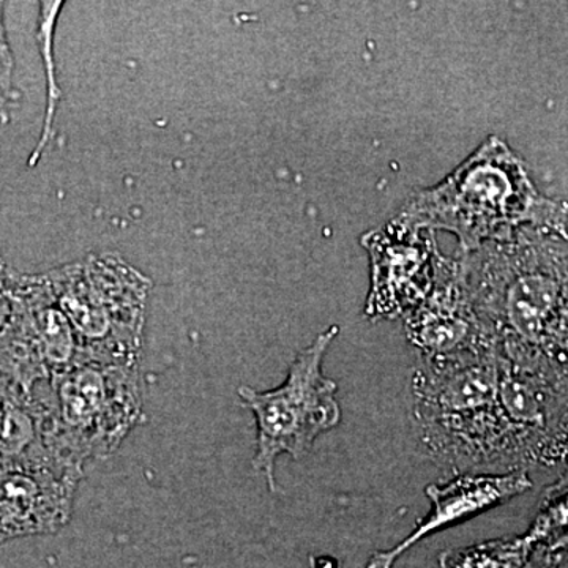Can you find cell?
<instances>
[{
	"label": "cell",
	"mask_w": 568,
	"mask_h": 568,
	"mask_svg": "<svg viewBox=\"0 0 568 568\" xmlns=\"http://www.w3.org/2000/svg\"><path fill=\"white\" fill-rule=\"evenodd\" d=\"M455 260L496 353L568 373L567 216L526 224Z\"/></svg>",
	"instance_id": "cell-1"
},
{
	"label": "cell",
	"mask_w": 568,
	"mask_h": 568,
	"mask_svg": "<svg viewBox=\"0 0 568 568\" xmlns=\"http://www.w3.org/2000/svg\"><path fill=\"white\" fill-rule=\"evenodd\" d=\"M410 384L418 440L436 465L455 476L517 470L497 396L495 347L422 358Z\"/></svg>",
	"instance_id": "cell-2"
},
{
	"label": "cell",
	"mask_w": 568,
	"mask_h": 568,
	"mask_svg": "<svg viewBox=\"0 0 568 568\" xmlns=\"http://www.w3.org/2000/svg\"><path fill=\"white\" fill-rule=\"evenodd\" d=\"M402 213L457 235L459 252H469L526 224L567 216V209L541 196L517 153L489 136L444 181L414 194Z\"/></svg>",
	"instance_id": "cell-3"
},
{
	"label": "cell",
	"mask_w": 568,
	"mask_h": 568,
	"mask_svg": "<svg viewBox=\"0 0 568 568\" xmlns=\"http://www.w3.org/2000/svg\"><path fill=\"white\" fill-rule=\"evenodd\" d=\"M43 413L44 443L84 469L118 450L142 416L140 362H88L33 388Z\"/></svg>",
	"instance_id": "cell-4"
},
{
	"label": "cell",
	"mask_w": 568,
	"mask_h": 568,
	"mask_svg": "<svg viewBox=\"0 0 568 568\" xmlns=\"http://www.w3.org/2000/svg\"><path fill=\"white\" fill-rule=\"evenodd\" d=\"M85 364L140 362L152 282L118 254H92L47 272Z\"/></svg>",
	"instance_id": "cell-5"
},
{
	"label": "cell",
	"mask_w": 568,
	"mask_h": 568,
	"mask_svg": "<svg viewBox=\"0 0 568 568\" xmlns=\"http://www.w3.org/2000/svg\"><path fill=\"white\" fill-rule=\"evenodd\" d=\"M339 328L332 325L295 355L286 381L274 390L239 387L242 405L256 418L257 443L253 469L263 474L268 489L276 491L275 466L282 455L302 459L312 452L317 437L342 420L335 381L323 372L328 346Z\"/></svg>",
	"instance_id": "cell-6"
},
{
	"label": "cell",
	"mask_w": 568,
	"mask_h": 568,
	"mask_svg": "<svg viewBox=\"0 0 568 568\" xmlns=\"http://www.w3.org/2000/svg\"><path fill=\"white\" fill-rule=\"evenodd\" d=\"M7 295L9 315L0 327V375L32 394L52 377L85 364L47 272L29 275L11 271Z\"/></svg>",
	"instance_id": "cell-7"
},
{
	"label": "cell",
	"mask_w": 568,
	"mask_h": 568,
	"mask_svg": "<svg viewBox=\"0 0 568 568\" xmlns=\"http://www.w3.org/2000/svg\"><path fill=\"white\" fill-rule=\"evenodd\" d=\"M495 355L497 396L515 469L559 465L567 457L568 375Z\"/></svg>",
	"instance_id": "cell-8"
},
{
	"label": "cell",
	"mask_w": 568,
	"mask_h": 568,
	"mask_svg": "<svg viewBox=\"0 0 568 568\" xmlns=\"http://www.w3.org/2000/svg\"><path fill=\"white\" fill-rule=\"evenodd\" d=\"M372 283L365 315L372 321L405 317L432 293L448 257L437 248L435 231L399 213L362 239Z\"/></svg>",
	"instance_id": "cell-9"
},
{
	"label": "cell",
	"mask_w": 568,
	"mask_h": 568,
	"mask_svg": "<svg viewBox=\"0 0 568 568\" xmlns=\"http://www.w3.org/2000/svg\"><path fill=\"white\" fill-rule=\"evenodd\" d=\"M82 474L54 454L0 465V544L59 532L70 521Z\"/></svg>",
	"instance_id": "cell-10"
},
{
	"label": "cell",
	"mask_w": 568,
	"mask_h": 568,
	"mask_svg": "<svg viewBox=\"0 0 568 568\" xmlns=\"http://www.w3.org/2000/svg\"><path fill=\"white\" fill-rule=\"evenodd\" d=\"M530 489L532 480L528 470L458 474L444 484L428 485L425 493L432 508L426 517L396 547L373 552L366 568H394L396 560L424 538L503 506Z\"/></svg>",
	"instance_id": "cell-11"
},
{
	"label": "cell",
	"mask_w": 568,
	"mask_h": 568,
	"mask_svg": "<svg viewBox=\"0 0 568 568\" xmlns=\"http://www.w3.org/2000/svg\"><path fill=\"white\" fill-rule=\"evenodd\" d=\"M403 320L407 339L422 358L455 357L495 347L474 312L455 257H448L432 293Z\"/></svg>",
	"instance_id": "cell-12"
},
{
	"label": "cell",
	"mask_w": 568,
	"mask_h": 568,
	"mask_svg": "<svg viewBox=\"0 0 568 568\" xmlns=\"http://www.w3.org/2000/svg\"><path fill=\"white\" fill-rule=\"evenodd\" d=\"M48 454L39 399L0 375V465Z\"/></svg>",
	"instance_id": "cell-13"
},
{
	"label": "cell",
	"mask_w": 568,
	"mask_h": 568,
	"mask_svg": "<svg viewBox=\"0 0 568 568\" xmlns=\"http://www.w3.org/2000/svg\"><path fill=\"white\" fill-rule=\"evenodd\" d=\"M62 9V2L40 3L37 41H39L44 74H47V111H44V122L43 126H41L40 140L37 142L31 156H29V164H31V166H36L37 162L40 160L41 153H43L47 145L50 144L52 129H54L55 111H58L59 100H61L62 97L58 80H55L54 61L55 26H58L59 14H61Z\"/></svg>",
	"instance_id": "cell-14"
},
{
	"label": "cell",
	"mask_w": 568,
	"mask_h": 568,
	"mask_svg": "<svg viewBox=\"0 0 568 568\" xmlns=\"http://www.w3.org/2000/svg\"><path fill=\"white\" fill-rule=\"evenodd\" d=\"M529 548L523 536L495 538L439 555L440 568H526Z\"/></svg>",
	"instance_id": "cell-15"
},
{
	"label": "cell",
	"mask_w": 568,
	"mask_h": 568,
	"mask_svg": "<svg viewBox=\"0 0 568 568\" xmlns=\"http://www.w3.org/2000/svg\"><path fill=\"white\" fill-rule=\"evenodd\" d=\"M13 80L14 58L7 36L6 3L0 2V115L9 110L10 104L17 99Z\"/></svg>",
	"instance_id": "cell-16"
},
{
	"label": "cell",
	"mask_w": 568,
	"mask_h": 568,
	"mask_svg": "<svg viewBox=\"0 0 568 568\" xmlns=\"http://www.w3.org/2000/svg\"><path fill=\"white\" fill-rule=\"evenodd\" d=\"M528 544V541H526ZM526 568H567V544L529 545Z\"/></svg>",
	"instance_id": "cell-17"
},
{
	"label": "cell",
	"mask_w": 568,
	"mask_h": 568,
	"mask_svg": "<svg viewBox=\"0 0 568 568\" xmlns=\"http://www.w3.org/2000/svg\"><path fill=\"white\" fill-rule=\"evenodd\" d=\"M310 568H342L338 560L332 556H312L310 558Z\"/></svg>",
	"instance_id": "cell-18"
},
{
	"label": "cell",
	"mask_w": 568,
	"mask_h": 568,
	"mask_svg": "<svg viewBox=\"0 0 568 568\" xmlns=\"http://www.w3.org/2000/svg\"><path fill=\"white\" fill-rule=\"evenodd\" d=\"M11 274V268L9 265L3 263L2 257H0V294L7 293V287H9V278Z\"/></svg>",
	"instance_id": "cell-19"
},
{
	"label": "cell",
	"mask_w": 568,
	"mask_h": 568,
	"mask_svg": "<svg viewBox=\"0 0 568 568\" xmlns=\"http://www.w3.org/2000/svg\"><path fill=\"white\" fill-rule=\"evenodd\" d=\"M9 315V295L7 293L0 294V327H2L3 321Z\"/></svg>",
	"instance_id": "cell-20"
}]
</instances>
